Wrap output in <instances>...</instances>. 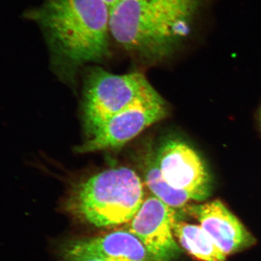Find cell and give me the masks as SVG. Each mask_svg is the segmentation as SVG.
<instances>
[{
    "label": "cell",
    "mask_w": 261,
    "mask_h": 261,
    "mask_svg": "<svg viewBox=\"0 0 261 261\" xmlns=\"http://www.w3.org/2000/svg\"><path fill=\"white\" fill-rule=\"evenodd\" d=\"M204 0H121L111 8V37L147 61L171 55L197 29Z\"/></svg>",
    "instance_id": "obj_1"
},
{
    "label": "cell",
    "mask_w": 261,
    "mask_h": 261,
    "mask_svg": "<svg viewBox=\"0 0 261 261\" xmlns=\"http://www.w3.org/2000/svg\"><path fill=\"white\" fill-rule=\"evenodd\" d=\"M111 8L105 0H44L29 12L57 63L75 69L109 55Z\"/></svg>",
    "instance_id": "obj_2"
},
{
    "label": "cell",
    "mask_w": 261,
    "mask_h": 261,
    "mask_svg": "<svg viewBox=\"0 0 261 261\" xmlns=\"http://www.w3.org/2000/svg\"><path fill=\"white\" fill-rule=\"evenodd\" d=\"M143 184L134 170L110 168L72 187L65 211L96 227L128 224L143 203Z\"/></svg>",
    "instance_id": "obj_3"
},
{
    "label": "cell",
    "mask_w": 261,
    "mask_h": 261,
    "mask_svg": "<svg viewBox=\"0 0 261 261\" xmlns=\"http://www.w3.org/2000/svg\"><path fill=\"white\" fill-rule=\"evenodd\" d=\"M155 90L139 72L117 75L99 67L89 70L84 87L82 116L88 137L108 119Z\"/></svg>",
    "instance_id": "obj_4"
},
{
    "label": "cell",
    "mask_w": 261,
    "mask_h": 261,
    "mask_svg": "<svg viewBox=\"0 0 261 261\" xmlns=\"http://www.w3.org/2000/svg\"><path fill=\"white\" fill-rule=\"evenodd\" d=\"M167 113L164 99L154 90L111 117L88 140L76 147L75 152L90 153L121 147L166 118Z\"/></svg>",
    "instance_id": "obj_5"
},
{
    "label": "cell",
    "mask_w": 261,
    "mask_h": 261,
    "mask_svg": "<svg viewBox=\"0 0 261 261\" xmlns=\"http://www.w3.org/2000/svg\"><path fill=\"white\" fill-rule=\"evenodd\" d=\"M156 163L171 186L187 192L192 200H206L212 191L210 173L198 153L179 140L166 141L158 151Z\"/></svg>",
    "instance_id": "obj_6"
},
{
    "label": "cell",
    "mask_w": 261,
    "mask_h": 261,
    "mask_svg": "<svg viewBox=\"0 0 261 261\" xmlns=\"http://www.w3.org/2000/svg\"><path fill=\"white\" fill-rule=\"evenodd\" d=\"M176 218L175 209L152 195L144 200L138 212L125 225L126 231L143 244L152 261H173L181 252L173 233Z\"/></svg>",
    "instance_id": "obj_7"
},
{
    "label": "cell",
    "mask_w": 261,
    "mask_h": 261,
    "mask_svg": "<svg viewBox=\"0 0 261 261\" xmlns=\"http://www.w3.org/2000/svg\"><path fill=\"white\" fill-rule=\"evenodd\" d=\"M62 261L97 257L108 261H152L143 244L126 230L76 239L61 248Z\"/></svg>",
    "instance_id": "obj_8"
},
{
    "label": "cell",
    "mask_w": 261,
    "mask_h": 261,
    "mask_svg": "<svg viewBox=\"0 0 261 261\" xmlns=\"http://www.w3.org/2000/svg\"><path fill=\"white\" fill-rule=\"evenodd\" d=\"M185 208L198 220L202 229L225 255L255 245L254 237L221 201H211Z\"/></svg>",
    "instance_id": "obj_9"
},
{
    "label": "cell",
    "mask_w": 261,
    "mask_h": 261,
    "mask_svg": "<svg viewBox=\"0 0 261 261\" xmlns=\"http://www.w3.org/2000/svg\"><path fill=\"white\" fill-rule=\"evenodd\" d=\"M173 230L181 246L197 260L226 261V255L218 248L200 226L181 221L177 216Z\"/></svg>",
    "instance_id": "obj_10"
},
{
    "label": "cell",
    "mask_w": 261,
    "mask_h": 261,
    "mask_svg": "<svg viewBox=\"0 0 261 261\" xmlns=\"http://www.w3.org/2000/svg\"><path fill=\"white\" fill-rule=\"evenodd\" d=\"M144 176L146 185L152 195L169 207L173 209L184 208L192 200L187 192L174 188L165 180L156 163L155 156L152 152L146 156Z\"/></svg>",
    "instance_id": "obj_11"
},
{
    "label": "cell",
    "mask_w": 261,
    "mask_h": 261,
    "mask_svg": "<svg viewBox=\"0 0 261 261\" xmlns=\"http://www.w3.org/2000/svg\"><path fill=\"white\" fill-rule=\"evenodd\" d=\"M69 261H108L101 257H82V258L75 259V260Z\"/></svg>",
    "instance_id": "obj_12"
},
{
    "label": "cell",
    "mask_w": 261,
    "mask_h": 261,
    "mask_svg": "<svg viewBox=\"0 0 261 261\" xmlns=\"http://www.w3.org/2000/svg\"><path fill=\"white\" fill-rule=\"evenodd\" d=\"M105 1H106V3H107L108 5H109L110 8H111L113 5L116 4L117 3L121 1V0H105Z\"/></svg>",
    "instance_id": "obj_13"
},
{
    "label": "cell",
    "mask_w": 261,
    "mask_h": 261,
    "mask_svg": "<svg viewBox=\"0 0 261 261\" xmlns=\"http://www.w3.org/2000/svg\"><path fill=\"white\" fill-rule=\"evenodd\" d=\"M260 121H261V117H260Z\"/></svg>",
    "instance_id": "obj_14"
}]
</instances>
